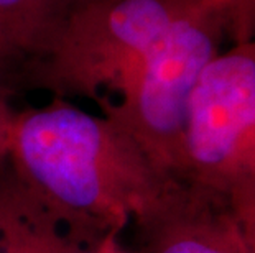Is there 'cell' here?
I'll list each match as a JSON object with an SVG mask.
<instances>
[{"label":"cell","instance_id":"6da1fadb","mask_svg":"<svg viewBox=\"0 0 255 253\" xmlns=\"http://www.w3.org/2000/svg\"><path fill=\"white\" fill-rule=\"evenodd\" d=\"M7 161L21 192L92 240L140 222L178 182L158 173L109 118L56 97L17 112Z\"/></svg>","mask_w":255,"mask_h":253},{"label":"cell","instance_id":"7a4b0ae2","mask_svg":"<svg viewBox=\"0 0 255 253\" xmlns=\"http://www.w3.org/2000/svg\"><path fill=\"white\" fill-rule=\"evenodd\" d=\"M199 0H94L26 81L56 99L86 97L104 112L124 94L146 56Z\"/></svg>","mask_w":255,"mask_h":253},{"label":"cell","instance_id":"3957f363","mask_svg":"<svg viewBox=\"0 0 255 253\" xmlns=\"http://www.w3.org/2000/svg\"><path fill=\"white\" fill-rule=\"evenodd\" d=\"M224 36L227 25L219 3L199 0L150 51L116 104L101 114L171 179L181 177L189 97L203 69L221 51Z\"/></svg>","mask_w":255,"mask_h":253},{"label":"cell","instance_id":"277c9868","mask_svg":"<svg viewBox=\"0 0 255 253\" xmlns=\"http://www.w3.org/2000/svg\"><path fill=\"white\" fill-rule=\"evenodd\" d=\"M180 181L227 199L255 194V38L219 51L201 73Z\"/></svg>","mask_w":255,"mask_h":253},{"label":"cell","instance_id":"5b68a950","mask_svg":"<svg viewBox=\"0 0 255 253\" xmlns=\"http://www.w3.org/2000/svg\"><path fill=\"white\" fill-rule=\"evenodd\" d=\"M137 225L151 253H255L229 199L184 182Z\"/></svg>","mask_w":255,"mask_h":253},{"label":"cell","instance_id":"8992f818","mask_svg":"<svg viewBox=\"0 0 255 253\" xmlns=\"http://www.w3.org/2000/svg\"><path fill=\"white\" fill-rule=\"evenodd\" d=\"M94 0H0V84L25 90L69 23Z\"/></svg>","mask_w":255,"mask_h":253},{"label":"cell","instance_id":"52a82bcc","mask_svg":"<svg viewBox=\"0 0 255 253\" xmlns=\"http://www.w3.org/2000/svg\"><path fill=\"white\" fill-rule=\"evenodd\" d=\"M116 237L74 234L15 184L0 192V253H114Z\"/></svg>","mask_w":255,"mask_h":253},{"label":"cell","instance_id":"ba28073f","mask_svg":"<svg viewBox=\"0 0 255 253\" xmlns=\"http://www.w3.org/2000/svg\"><path fill=\"white\" fill-rule=\"evenodd\" d=\"M226 18L227 36L234 43L255 38V0H218Z\"/></svg>","mask_w":255,"mask_h":253},{"label":"cell","instance_id":"9c48e42d","mask_svg":"<svg viewBox=\"0 0 255 253\" xmlns=\"http://www.w3.org/2000/svg\"><path fill=\"white\" fill-rule=\"evenodd\" d=\"M10 99H12V92L3 84H0V163L7 161L10 138H12L15 118H17V112L10 105Z\"/></svg>","mask_w":255,"mask_h":253},{"label":"cell","instance_id":"30bf717a","mask_svg":"<svg viewBox=\"0 0 255 253\" xmlns=\"http://www.w3.org/2000/svg\"><path fill=\"white\" fill-rule=\"evenodd\" d=\"M229 204L244 234L255 249V194H239L229 197Z\"/></svg>","mask_w":255,"mask_h":253},{"label":"cell","instance_id":"8fae6325","mask_svg":"<svg viewBox=\"0 0 255 253\" xmlns=\"http://www.w3.org/2000/svg\"><path fill=\"white\" fill-rule=\"evenodd\" d=\"M114 253H126V252H122L121 249H119V245L116 247V250H114Z\"/></svg>","mask_w":255,"mask_h":253}]
</instances>
